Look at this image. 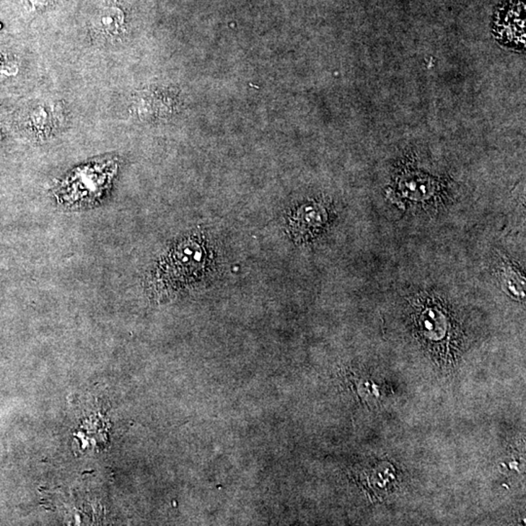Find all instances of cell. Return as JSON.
<instances>
[{
    "instance_id": "obj_1",
    "label": "cell",
    "mask_w": 526,
    "mask_h": 526,
    "mask_svg": "<svg viewBox=\"0 0 526 526\" xmlns=\"http://www.w3.org/2000/svg\"><path fill=\"white\" fill-rule=\"evenodd\" d=\"M123 25V13L115 7L103 9L95 21L96 30L110 36L120 35Z\"/></svg>"
}]
</instances>
